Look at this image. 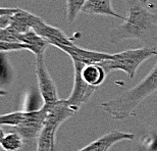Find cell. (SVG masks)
<instances>
[{"mask_svg":"<svg viewBox=\"0 0 157 151\" xmlns=\"http://www.w3.org/2000/svg\"><path fill=\"white\" fill-rule=\"evenodd\" d=\"M128 15L122 24L112 29L108 40L112 44L124 40H139L145 47L157 49V15L141 0H124Z\"/></svg>","mask_w":157,"mask_h":151,"instance_id":"obj_1","label":"cell"},{"mask_svg":"<svg viewBox=\"0 0 157 151\" xmlns=\"http://www.w3.org/2000/svg\"><path fill=\"white\" fill-rule=\"evenodd\" d=\"M157 92V62L154 68L137 85L118 96L101 103L103 111L113 119L124 121L134 115L138 106L146 98Z\"/></svg>","mask_w":157,"mask_h":151,"instance_id":"obj_2","label":"cell"},{"mask_svg":"<svg viewBox=\"0 0 157 151\" xmlns=\"http://www.w3.org/2000/svg\"><path fill=\"white\" fill-rule=\"evenodd\" d=\"M153 56H157V49L144 46L114 53L111 59L104 60L99 64L104 68L107 74L113 71H122L128 78L133 79L140 65Z\"/></svg>","mask_w":157,"mask_h":151,"instance_id":"obj_3","label":"cell"},{"mask_svg":"<svg viewBox=\"0 0 157 151\" xmlns=\"http://www.w3.org/2000/svg\"><path fill=\"white\" fill-rule=\"evenodd\" d=\"M74 64V87L70 97L67 99L68 105L77 112L85 103H87L94 95L97 87L91 86L83 80L81 75V70L84 64L78 61H73Z\"/></svg>","mask_w":157,"mask_h":151,"instance_id":"obj_4","label":"cell"},{"mask_svg":"<svg viewBox=\"0 0 157 151\" xmlns=\"http://www.w3.org/2000/svg\"><path fill=\"white\" fill-rule=\"evenodd\" d=\"M47 107L44 104L37 110L25 111L23 121L18 126L14 127V131L23 137L25 141H30L38 138L46 122Z\"/></svg>","mask_w":157,"mask_h":151,"instance_id":"obj_5","label":"cell"},{"mask_svg":"<svg viewBox=\"0 0 157 151\" xmlns=\"http://www.w3.org/2000/svg\"><path fill=\"white\" fill-rule=\"evenodd\" d=\"M35 71L37 81H38L39 91L43 98L44 104H51V103L58 101L59 98L57 94V88H56V85L51 75L49 74L46 68V64L44 62V56L36 57Z\"/></svg>","mask_w":157,"mask_h":151,"instance_id":"obj_6","label":"cell"},{"mask_svg":"<svg viewBox=\"0 0 157 151\" xmlns=\"http://www.w3.org/2000/svg\"><path fill=\"white\" fill-rule=\"evenodd\" d=\"M58 49L70 55L73 61H78L84 64H95L100 62L111 59L113 54L105 52L94 51V50H87L77 46L76 44L73 46H61Z\"/></svg>","mask_w":157,"mask_h":151,"instance_id":"obj_7","label":"cell"},{"mask_svg":"<svg viewBox=\"0 0 157 151\" xmlns=\"http://www.w3.org/2000/svg\"><path fill=\"white\" fill-rule=\"evenodd\" d=\"M135 139V135L130 132H121L113 130L99 137L98 139L88 144L78 151H108L112 146L122 141H132Z\"/></svg>","mask_w":157,"mask_h":151,"instance_id":"obj_8","label":"cell"},{"mask_svg":"<svg viewBox=\"0 0 157 151\" xmlns=\"http://www.w3.org/2000/svg\"><path fill=\"white\" fill-rule=\"evenodd\" d=\"M33 30L41 36L43 39H45L50 45L55 47L61 46H73L75 43L68 38L60 29L50 25L46 24L43 20H40L35 26L33 27Z\"/></svg>","mask_w":157,"mask_h":151,"instance_id":"obj_9","label":"cell"},{"mask_svg":"<svg viewBox=\"0 0 157 151\" xmlns=\"http://www.w3.org/2000/svg\"><path fill=\"white\" fill-rule=\"evenodd\" d=\"M47 107V116L46 122L55 125L57 127L67 122L68 118L74 116L77 113L76 110L68 105L67 99H59L51 104H45Z\"/></svg>","mask_w":157,"mask_h":151,"instance_id":"obj_10","label":"cell"},{"mask_svg":"<svg viewBox=\"0 0 157 151\" xmlns=\"http://www.w3.org/2000/svg\"><path fill=\"white\" fill-rule=\"evenodd\" d=\"M40 20H42V18L31 14V12L24 10V9L18 8V10L11 15L9 26L18 34H24L28 31L32 30L33 27Z\"/></svg>","mask_w":157,"mask_h":151,"instance_id":"obj_11","label":"cell"},{"mask_svg":"<svg viewBox=\"0 0 157 151\" xmlns=\"http://www.w3.org/2000/svg\"><path fill=\"white\" fill-rule=\"evenodd\" d=\"M82 12L87 14H96V15H105V17H112L121 18L124 21V17L117 14L112 7L111 0H86Z\"/></svg>","mask_w":157,"mask_h":151,"instance_id":"obj_12","label":"cell"},{"mask_svg":"<svg viewBox=\"0 0 157 151\" xmlns=\"http://www.w3.org/2000/svg\"><path fill=\"white\" fill-rule=\"evenodd\" d=\"M20 42L28 45L29 51L34 53L36 57L44 56V53H45L47 47L50 45L45 39H43L42 37L39 36L33 29L24 34H21Z\"/></svg>","mask_w":157,"mask_h":151,"instance_id":"obj_13","label":"cell"},{"mask_svg":"<svg viewBox=\"0 0 157 151\" xmlns=\"http://www.w3.org/2000/svg\"><path fill=\"white\" fill-rule=\"evenodd\" d=\"M81 75L83 80L91 86L97 87L104 83L106 79V71L99 64H83L81 70Z\"/></svg>","mask_w":157,"mask_h":151,"instance_id":"obj_14","label":"cell"},{"mask_svg":"<svg viewBox=\"0 0 157 151\" xmlns=\"http://www.w3.org/2000/svg\"><path fill=\"white\" fill-rule=\"evenodd\" d=\"M57 126L45 122L43 130L37 138L36 151H54L55 149V136L58 130Z\"/></svg>","mask_w":157,"mask_h":151,"instance_id":"obj_15","label":"cell"},{"mask_svg":"<svg viewBox=\"0 0 157 151\" xmlns=\"http://www.w3.org/2000/svg\"><path fill=\"white\" fill-rule=\"evenodd\" d=\"M24 141L23 137L14 131L6 134L0 145L5 151H18L23 147Z\"/></svg>","mask_w":157,"mask_h":151,"instance_id":"obj_16","label":"cell"},{"mask_svg":"<svg viewBox=\"0 0 157 151\" xmlns=\"http://www.w3.org/2000/svg\"><path fill=\"white\" fill-rule=\"evenodd\" d=\"M67 2V21L74 23L80 12H82L86 0H65Z\"/></svg>","mask_w":157,"mask_h":151,"instance_id":"obj_17","label":"cell"},{"mask_svg":"<svg viewBox=\"0 0 157 151\" xmlns=\"http://www.w3.org/2000/svg\"><path fill=\"white\" fill-rule=\"evenodd\" d=\"M25 116V111H14L0 115V126L17 127L21 122Z\"/></svg>","mask_w":157,"mask_h":151,"instance_id":"obj_18","label":"cell"},{"mask_svg":"<svg viewBox=\"0 0 157 151\" xmlns=\"http://www.w3.org/2000/svg\"><path fill=\"white\" fill-rule=\"evenodd\" d=\"M12 79V74L10 70V65H9L6 57L0 53V86L2 85H8L10 83Z\"/></svg>","mask_w":157,"mask_h":151,"instance_id":"obj_19","label":"cell"},{"mask_svg":"<svg viewBox=\"0 0 157 151\" xmlns=\"http://www.w3.org/2000/svg\"><path fill=\"white\" fill-rule=\"evenodd\" d=\"M20 50H29V47L25 43H12L6 41H0V53L20 51Z\"/></svg>","mask_w":157,"mask_h":151,"instance_id":"obj_20","label":"cell"},{"mask_svg":"<svg viewBox=\"0 0 157 151\" xmlns=\"http://www.w3.org/2000/svg\"><path fill=\"white\" fill-rule=\"evenodd\" d=\"M18 10V8H9V7H0V17L4 15H12Z\"/></svg>","mask_w":157,"mask_h":151,"instance_id":"obj_21","label":"cell"},{"mask_svg":"<svg viewBox=\"0 0 157 151\" xmlns=\"http://www.w3.org/2000/svg\"><path fill=\"white\" fill-rule=\"evenodd\" d=\"M10 17L11 15H4V17H0V30H2L3 28H6L10 23Z\"/></svg>","mask_w":157,"mask_h":151,"instance_id":"obj_22","label":"cell"},{"mask_svg":"<svg viewBox=\"0 0 157 151\" xmlns=\"http://www.w3.org/2000/svg\"><path fill=\"white\" fill-rule=\"evenodd\" d=\"M4 136H5L4 131H3L1 128H0V144H1V142H2V140H3V138H4Z\"/></svg>","mask_w":157,"mask_h":151,"instance_id":"obj_23","label":"cell"},{"mask_svg":"<svg viewBox=\"0 0 157 151\" xmlns=\"http://www.w3.org/2000/svg\"><path fill=\"white\" fill-rule=\"evenodd\" d=\"M6 91H4V90H2V89H0V96H4V95H6Z\"/></svg>","mask_w":157,"mask_h":151,"instance_id":"obj_24","label":"cell"}]
</instances>
